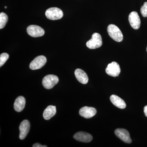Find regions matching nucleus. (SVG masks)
Masks as SVG:
<instances>
[{"label":"nucleus","instance_id":"nucleus-1","mask_svg":"<svg viewBox=\"0 0 147 147\" xmlns=\"http://www.w3.org/2000/svg\"><path fill=\"white\" fill-rule=\"evenodd\" d=\"M108 34L115 41L120 42L123 40L122 33L117 26L114 24L109 25L107 28Z\"/></svg>","mask_w":147,"mask_h":147},{"label":"nucleus","instance_id":"nucleus-2","mask_svg":"<svg viewBox=\"0 0 147 147\" xmlns=\"http://www.w3.org/2000/svg\"><path fill=\"white\" fill-rule=\"evenodd\" d=\"M102 38L99 34L94 33L92 35L91 39L86 42V46L90 49H95L102 46Z\"/></svg>","mask_w":147,"mask_h":147},{"label":"nucleus","instance_id":"nucleus-3","mask_svg":"<svg viewBox=\"0 0 147 147\" xmlns=\"http://www.w3.org/2000/svg\"><path fill=\"white\" fill-rule=\"evenodd\" d=\"M45 16L51 20H59L62 18L63 13L60 9L57 7H51L45 11Z\"/></svg>","mask_w":147,"mask_h":147},{"label":"nucleus","instance_id":"nucleus-4","mask_svg":"<svg viewBox=\"0 0 147 147\" xmlns=\"http://www.w3.org/2000/svg\"><path fill=\"white\" fill-rule=\"evenodd\" d=\"M59 79L56 75L49 74L45 76L42 79L43 87L47 89H51L59 82Z\"/></svg>","mask_w":147,"mask_h":147},{"label":"nucleus","instance_id":"nucleus-5","mask_svg":"<svg viewBox=\"0 0 147 147\" xmlns=\"http://www.w3.org/2000/svg\"><path fill=\"white\" fill-rule=\"evenodd\" d=\"M47 62V59L44 56L37 57L33 60L30 65V68L32 70H36L42 68Z\"/></svg>","mask_w":147,"mask_h":147},{"label":"nucleus","instance_id":"nucleus-6","mask_svg":"<svg viewBox=\"0 0 147 147\" xmlns=\"http://www.w3.org/2000/svg\"><path fill=\"white\" fill-rule=\"evenodd\" d=\"M28 34L33 37L42 36L45 34V31L41 27L36 25H31L27 28Z\"/></svg>","mask_w":147,"mask_h":147},{"label":"nucleus","instance_id":"nucleus-7","mask_svg":"<svg viewBox=\"0 0 147 147\" xmlns=\"http://www.w3.org/2000/svg\"><path fill=\"white\" fill-rule=\"evenodd\" d=\"M108 75L113 77L118 76L121 72V69L119 64L116 62H113L108 65L105 69Z\"/></svg>","mask_w":147,"mask_h":147},{"label":"nucleus","instance_id":"nucleus-8","mask_svg":"<svg viewBox=\"0 0 147 147\" xmlns=\"http://www.w3.org/2000/svg\"><path fill=\"white\" fill-rule=\"evenodd\" d=\"M115 133L117 137L127 144H131V140L129 133L124 129L118 128L116 129Z\"/></svg>","mask_w":147,"mask_h":147},{"label":"nucleus","instance_id":"nucleus-9","mask_svg":"<svg viewBox=\"0 0 147 147\" xmlns=\"http://www.w3.org/2000/svg\"><path fill=\"white\" fill-rule=\"evenodd\" d=\"M129 21L130 26L135 30H138L141 25V20L139 14L136 11H132L129 15Z\"/></svg>","mask_w":147,"mask_h":147},{"label":"nucleus","instance_id":"nucleus-10","mask_svg":"<svg viewBox=\"0 0 147 147\" xmlns=\"http://www.w3.org/2000/svg\"><path fill=\"white\" fill-rule=\"evenodd\" d=\"M96 113V109L93 107L85 106L79 110V115L86 119H90Z\"/></svg>","mask_w":147,"mask_h":147},{"label":"nucleus","instance_id":"nucleus-11","mask_svg":"<svg viewBox=\"0 0 147 147\" xmlns=\"http://www.w3.org/2000/svg\"><path fill=\"white\" fill-rule=\"evenodd\" d=\"M30 123L27 120H24L20 124L19 126V138L21 140L25 139L27 135L28 134L30 129Z\"/></svg>","mask_w":147,"mask_h":147},{"label":"nucleus","instance_id":"nucleus-12","mask_svg":"<svg viewBox=\"0 0 147 147\" xmlns=\"http://www.w3.org/2000/svg\"><path fill=\"white\" fill-rule=\"evenodd\" d=\"M76 141L84 143H89L92 140V137L89 133L84 131H79L74 135Z\"/></svg>","mask_w":147,"mask_h":147},{"label":"nucleus","instance_id":"nucleus-13","mask_svg":"<svg viewBox=\"0 0 147 147\" xmlns=\"http://www.w3.org/2000/svg\"><path fill=\"white\" fill-rule=\"evenodd\" d=\"M76 79L81 84H86L88 82V77L87 74L82 69H77L74 72Z\"/></svg>","mask_w":147,"mask_h":147},{"label":"nucleus","instance_id":"nucleus-14","mask_svg":"<svg viewBox=\"0 0 147 147\" xmlns=\"http://www.w3.org/2000/svg\"><path fill=\"white\" fill-rule=\"evenodd\" d=\"M110 100L113 105L120 109H124L126 107V103L124 100L117 96L112 95L110 96Z\"/></svg>","mask_w":147,"mask_h":147},{"label":"nucleus","instance_id":"nucleus-15","mask_svg":"<svg viewBox=\"0 0 147 147\" xmlns=\"http://www.w3.org/2000/svg\"><path fill=\"white\" fill-rule=\"evenodd\" d=\"M26 99L22 96H19L16 98L14 103V109L17 112H21L25 108Z\"/></svg>","mask_w":147,"mask_h":147},{"label":"nucleus","instance_id":"nucleus-16","mask_svg":"<svg viewBox=\"0 0 147 147\" xmlns=\"http://www.w3.org/2000/svg\"><path fill=\"white\" fill-rule=\"evenodd\" d=\"M56 112L57 110L55 106L49 105L45 109L43 112V118L45 120H48L55 115Z\"/></svg>","mask_w":147,"mask_h":147},{"label":"nucleus","instance_id":"nucleus-17","mask_svg":"<svg viewBox=\"0 0 147 147\" xmlns=\"http://www.w3.org/2000/svg\"><path fill=\"white\" fill-rule=\"evenodd\" d=\"M8 16L4 12L0 13V29H2L5 26L8 21Z\"/></svg>","mask_w":147,"mask_h":147},{"label":"nucleus","instance_id":"nucleus-18","mask_svg":"<svg viewBox=\"0 0 147 147\" xmlns=\"http://www.w3.org/2000/svg\"><path fill=\"white\" fill-rule=\"evenodd\" d=\"M9 58V55L6 53H3L0 55V67L3 65Z\"/></svg>","mask_w":147,"mask_h":147},{"label":"nucleus","instance_id":"nucleus-19","mask_svg":"<svg viewBox=\"0 0 147 147\" xmlns=\"http://www.w3.org/2000/svg\"><path fill=\"white\" fill-rule=\"evenodd\" d=\"M140 11L142 16L144 17H147V2H145L140 9Z\"/></svg>","mask_w":147,"mask_h":147},{"label":"nucleus","instance_id":"nucleus-20","mask_svg":"<svg viewBox=\"0 0 147 147\" xmlns=\"http://www.w3.org/2000/svg\"><path fill=\"white\" fill-rule=\"evenodd\" d=\"M33 147H47V146H42L40 144H38V143H36L35 144L32 146Z\"/></svg>","mask_w":147,"mask_h":147},{"label":"nucleus","instance_id":"nucleus-21","mask_svg":"<svg viewBox=\"0 0 147 147\" xmlns=\"http://www.w3.org/2000/svg\"><path fill=\"white\" fill-rule=\"evenodd\" d=\"M144 113L145 115L147 117V105L145 106L144 108Z\"/></svg>","mask_w":147,"mask_h":147},{"label":"nucleus","instance_id":"nucleus-22","mask_svg":"<svg viewBox=\"0 0 147 147\" xmlns=\"http://www.w3.org/2000/svg\"><path fill=\"white\" fill-rule=\"evenodd\" d=\"M5 9H6V8H7V7H6V6H5Z\"/></svg>","mask_w":147,"mask_h":147},{"label":"nucleus","instance_id":"nucleus-23","mask_svg":"<svg viewBox=\"0 0 147 147\" xmlns=\"http://www.w3.org/2000/svg\"><path fill=\"white\" fill-rule=\"evenodd\" d=\"M146 51H147V48H146Z\"/></svg>","mask_w":147,"mask_h":147}]
</instances>
